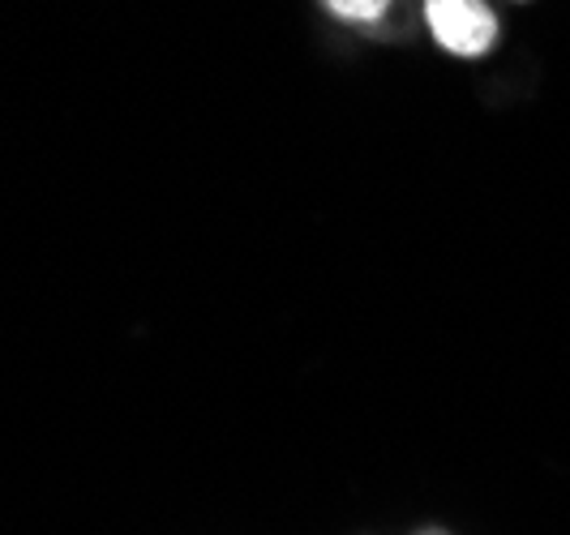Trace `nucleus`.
Instances as JSON below:
<instances>
[{
    "label": "nucleus",
    "instance_id": "obj_1",
    "mask_svg": "<svg viewBox=\"0 0 570 535\" xmlns=\"http://www.w3.org/2000/svg\"><path fill=\"white\" fill-rule=\"evenodd\" d=\"M433 39L455 57H485L498 43V18L485 0H425Z\"/></svg>",
    "mask_w": 570,
    "mask_h": 535
},
{
    "label": "nucleus",
    "instance_id": "obj_2",
    "mask_svg": "<svg viewBox=\"0 0 570 535\" xmlns=\"http://www.w3.org/2000/svg\"><path fill=\"white\" fill-rule=\"evenodd\" d=\"M335 18H347V22H377L386 9H391V0H322Z\"/></svg>",
    "mask_w": 570,
    "mask_h": 535
}]
</instances>
